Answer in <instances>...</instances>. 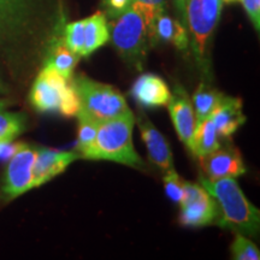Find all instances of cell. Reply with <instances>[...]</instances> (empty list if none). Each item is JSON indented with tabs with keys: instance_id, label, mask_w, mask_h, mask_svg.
<instances>
[{
	"instance_id": "obj_28",
	"label": "cell",
	"mask_w": 260,
	"mask_h": 260,
	"mask_svg": "<svg viewBox=\"0 0 260 260\" xmlns=\"http://www.w3.org/2000/svg\"><path fill=\"white\" fill-rule=\"evenodd\" d=\"M256 31L260 29V0H240Z\"/></svg>"
},
{
	"instance_id": "obj_14",
	"label": "cell",
	"mask_w": 260,
	"mask_h": 260,
	"mask_svg": "<svg viewBox=\"0 0 260 260\" xmlns=\"http://www.w3.org/2000/svg\"><path fill=\"white\" fill-rule=\"evenodd\" d=\"M132 95L146 107H159L168 105L171 92L167 82L154 74L140 75L133 84Z\"/></svg>"
},
{
	"instance_id": "obj_19",
	"label": "cell",
	"mask_w": 260,
	"mask_h": 260,
	"mask_svg": "<svg viewBox=\"0 0 260 260\" xmlns=\"http://www.w3.org/2000/svg\"><path fill=\"white\" fill-rule=\"evenodd\" d=\"M80 57L74 53L65 44L64 38L53 39L45 64L51 65L53 69L63 75L65 79L73 80V74Z\"/></svg>"
},
{
	"instance_id": "obj_5",
	"label": "cell",
	"mask_w": 260,
	"mask_h": 260,
	"mask_svg": "<svg viewBox=\"0 0 260 260\" xmlns=\"http://www.w3.org/2000/svg\"><path fill=\"white\" fill-rule=\"evenodd\" d=\"M110 39L126 63L141 70L148 48V30L141 12L130 6L109 24Z\"/></svg>"
},
{
	"instance_id": "obj_11",
	"label": "cell",
	"mask_w": 260,
	"mask_h": 260,
	"mask_svg": "<svg viewBox=\"0 0 260 260\" xmlns=\"http://www.w3.org/2000/svg\"><path fill=\"white\" fill-rule=\"evenodd\" d=\"M80 158L77 152H63L51 148L37 149L34 162V188H39L63 174L70 164Z\"/></svg>"
},
{
	"instance_id": "obj_4",
	"label": "cell",
	"mask_w": 260,
	"mask_h": 260,
	"mask_svg": "<svg viewBox=\"0 0 260 260\" xmlns=\"http://www.w3.org/2000/svg\"><path fill=\"white\" fill-rule=\"evenodd\" d=\"M80 99V112L102 123L130 111L125 98L110 84L98 82L86 75L71 80Z\"/></svg>"
},
{
	"instance_id": "obj_27",
	"label": "cell",
	"mask_w": 260,
	"mask_h": 260,
	"mask_svg": "<svg viewBox=\"0 0 260 260\" xmlns=\"http://www.w3.org/2000/svg\"><path fill=\"white\" fill-rule=\"evenodd\" d=\"M133 0H104L107 15L111 18H117L132 6Z\"/></svg>"
},
{
	"instance_id": "obj_24",
	"label": "cell",
	"mask_w": 260,
	"mask_h": 260,
	"mask_svg": "<svg viewBox=\"0 0 260 260\" xmlns=\"http://www.w3.org/2000/svg\"><path fill=\"white\" fill-rule=\"evenodd\" d=\"M233 259L236 260H259L260 252L255 243L248 240L242 234H236L230 246Z\"/></svg>"
},
{
	"instance_id": "obj_31",
	"label": "cell",
	"mask_w": 260,
	"mask_h": 260,
	"mask_svg": "<svg viewBox=\"0 0 260 260\" xmlns=\"http://www.w3.org/2000/svg\"><path fill=\"white\" fill-rule=\"evenodd\" d=\"M9 102L8 100H0V111H2V110H4V109H6V107L9 106Z\"/></svg>"
},
{
	"instance_id": "obj_13",
	"label": "cell",
	"mask_w": 260,
	"mask_h": 260,
	"mask_svg": "<svg viewBox=\"0 0 260 260\" xmlns=\"http://www.w3.org/2000/svg\"><path fill=\"white\" fill-rule=\"evenodd\" d=\"M139 128L141 130V138L147 148L149 160L164 172L175 169L170 145L168 144L164 135L145 116L139 117Z\"/></svg>"
},
{
	"instance_id": "obj_16",
	"label": "cell",
	"mask_w": 260,
	"mask_h": 260,
	"mask_svg": "<svg viewBox=\"0 0 260 260\" xmlns=\"http://www.w3.org/2000/svg\"><path fill=\"white\" fill-rule=\"evenodd\" d=\"M157 41L171 42L177 50L186 51L189 46L187 28L182 22L171 18L167 14L159 15L154 22L152 45Z\"/></svg>"
},
{
	"instance_id": "obj_15",
	"label": "cell",
	"mask_w": 260,
	"mask_h": 260,
	"mask_svg": "<svg viewBox=\"0 0 260 260\" xmlns=\"http://www.w3.org/2000/svg\"><path fill=\"white\" fill-rule=\"evenodd\" d=\"M210 117L220 138H230L246 122V116L242 111V100L240 98L225 95Z\"/></svg>"
},
{
	"instance_id": "obj_22",
	"label": "cell",
	"mask_w": 260,
	"mask_h": 260,
	"mask_svg": "<svg viewBox=\"0 0 260 260\" xmlns=\"http://www.w3.org/2000/svg\"><path fill=\"white\" fill-rule=\"evenodd\" d=\"M77 121H79V126H77V144H76V152L81 153L87 147H89L93 144V141L96 138L98 128H99V122L94 121L87 115L82 112H77Z\"/></svg>"
},
{
	"instance_id": "obj_32",
	"label": "cell",
	"mask_w": 260,
	"mask_h": 260,
	"mask_svg": "<svg viewBox=\"0 0 260 260\" xmlns=\"http://www.w3.org/2000/svg\"><path fill=\"white\" fill-rule=\"evenodd\" d=\"M223 3H226V4H232V3H236V2H240V0H222Z\"/></svg>"
},
{
	"instance_id": "obj_26",
	"label": "cell",
	"mask_w": 260,
	"mask_h": 260,
	"mask_svg": "<svg viewBox=\"0 0 260 260\" xmlns=\"http://www.w3.org/2000/svg\"><path fill=\"white\" fill-rule=\"evenodd\" d=\"M184 182L186 181L182 180L181 176H178V174L175 169H171V170L165 172L164 175L165 193H167L169 199L174 201V203L180 204L182 195H183Z\"/></svg>"
},
{
	"instance_id": "obj_7",
	"label": "cell",
	"mask_w": 260,
	"mask_h": 260,
	"mask_svg": "<svg viewBox=\"0 0 260 260\" xmlns=\"http://www.w3.org/2000/svg\"><path fill=\"white\" fill-rule=\"evenodd\" d=\"M180 224L183 226H206L217 223L218 205L201 184L184 182L183 195L180 201Z\"/></svg>"
},
{
	"instance_id": "obj_25",
	"label": "cell",
	"mask_w": 260,
	"mask_h": 260,
	"mask_svg": "<svg viewBox=\"0 0 260 260\" xmlns=\"http://www.w3.org/2000/svg\"><path fill=\"white\" fill-rule=\"evenodd\" d=\"M64 41L67 46L80 58L82 57L84 46V25L83 19L76 22H71L65 27Z\"/></svg>"
},
{
	"instance_id": "obj_10",
	"label": "cell",
	"mask_w": 260,
	"mask_h": 260,
	"mask_svg": "<svg viewBox=\"0 0 260 260\" xmlns=\"http://www.w3.org/2000/svg\"><path fill=\"white\" fill-rule=\"evenodd\" d=\"M34 0H0V44L18 38L30 21Z\"/></svg>"
},
{
	"instance_id": "obj_21",
	"label": "cell",
	"mask_w": 260,
	"mask_h": 260,
	"mask_svg": "<svg viewBox=\"0 0 260 260\" xmlns=\"http://www.w3.org/2000/svg\"><path fill=\"white\" fill-rule=\"evenodd\" d=\"M25 129L23 113L0 111V141H11Z\"/></svg>"
},
{
	"instance_id": "obj_3",
	"label": "cell",
	"mask_w": 260,
	"mask_h": 260,
	"mask_svg": "<svg viewBox=\"0 0 260 260\" xmlns=\"http://www.w3.org/2000/svg\"><path fill=\"white\" fill-rule=\"evenodd\" d=\"M31 106L39 112H58L71 118L80 110V99L71 80L65 79L51 65L45 64L29 94Z\"/></svg>"
},
{
	"instance_id": "obj_12",
	"label": "cell",
	"mask_w": 260,
	"mask_h": 260,
	"mask_svg": "<svg viewBox=\"0 0 260 260\" xmlns=\"http://www.w3.org/2000/svg\"><path fill=\"white\" fill-rule=\"evenodd\" d=\"M168 107L178 138L187 146V148H189L197 126V118L191 102H189L186 90L181 86L175 87L174 93H171L170 100L168 103Z\"/></svg>"
},
{
	"instance_id": "obj_29",
	"label": "cell",
	"mask_w": 260,
	"mask_h": 260,
	"mask_svg": "<svg viewBox=\"0 0 260 260\" xmlns=\"http://www.w3.org/2000/svg\"><path fill=\"white\" fill-rule=\"evenodd\" d=\"M23 142L11 141H0V161H8L16 154V152L22 147Z\"/></svg>"
},
{
	"instance_id": "obj_9",
	"label": "cell",
	"mask_w": 260,
	"mask_h": 260,
	"mask_svg": "<svg viewBox=\"0 0 260 260\" xmlns=\"http://www.w3.org/2000/svg\"><path fill=\"white\" fill-rule=\"evenodd\" d=\"M198 159L207 180L236 178L242 176L247 170L242 155L236 147H219Z\"/></svg>"
},
{
	"instance_id": "obj_1",
	"label": "cell",
	"mask_w": 260,
	"mask_h": 260,
	"mask_svg": "<svg viewBox=\"0 0 260 260\" xmlns=\"http://www.w3.org/2000/svg\"><path fill=\"white\" fill-rule=\"evenodd\" d=\"M200 184L218 205L217 224L246 236H256L260 228V211L249 203L235 178L207 180L200 176Z\"/></svg>"
},
{
	"instance_id": "obj_23",
	"label": "cell",
	"mask_w": 260,
	"mask_h": 260,
	"mask_svg": "<svg viewBox=\"0 0 260 260\" xmlns=\"http://www.w3.org/2000/svg\"><path fill=\"white\" fill-rule=\"evenodd\" d=\"M132 5L144 16L147 25L149 42L152 44L154 22L159 15L165 12V0H133Z\"/></svg>"
},
{
	"instance_id": "obj_33",
	"label": "cell",
	"mask_w": 260,
	"mask_h": 260,
	"mask_svg": "<svg viewBox=\"0 0 260 260\" xmlns=\"http://www.w3.org/2000/svg\"><path fill=\"white\" fill-rule=\"evenodd\" d=\"M0 90H4V83L2 80H0Z\"/></svg>"
},
{
	"instance_id": "obj_6",
	"label": "cell",
	"mask_w": 260,
	"mask_h": 260,
	"mask_svg": "<svg viewBox=\"0 0 260 260\" xmlns=\"http://www.w3.org/2000/svg\"><path fill=\"white\" fill-rule=\"evenodd\" d=\"M222 8V0H186V28L190 32L191 47L200 65H207L209 45Z\"/></svg>"
},
{
	"instance_id": "obj_20",
	"label": "cell",
	"mask_w": 260,
	"mask_h": 260,
	"mask_svg": "<svg viewBox=\"0 0 260 260\" xmlns=\"http://www.w3.org/2000/svg\"><path fill=\"white\" fill-rule=\"evenodd\" d=\"M224 94L220 93L219 90L212 88L210 84L200 83L193 95V105L194 115L197 118V123L203 121L212 115L217 106L223 102Z\"/></svg>"
},
{
	"instance_id": "obj_8",
	"label": "cell",
	"mask_w": 260,
	"mask_h": 260,
	"mask_svg": "<svg viewBox=\"0 0 260 260\" xmlns=\"http://www.w3.org/2000/svg\"><path fill=\"white\" fill-rule=\"evenodd\" d=\"M35 157L37 149L23 144L9 159L2 186V197L5 200H14L34 188Z\"/></svg>"
},
{
	"instance_id": "obj_30",
	"label": "cell",
	"mask_w": 260,
	"mask_h": 260,
	"mask_svg": "<svg viewBox=\"0 0 260 260\" xmlns=\"http://www.w3.org/2000/svg\"><path fill=\"white\" fill-rule=\"evenodd\" d=\"M175 6H176L178 14L181 16L182 23L186 25V15H184V9H186V0H174Z\"/></svg>"
},
{
	"instance_id": "obj_17",
	"label": "cell",
	"mask_w": 260,
	"mask_h": 260,
	"mask_svg": "<svg viewBox=\"0 0 260 260\" xmlns=\"http://www.w3.org/2000/svg\"><path fill=\"white\" fill-rule=\"evenodd\" d=\"M84 46L82 57H88L110 40V27L106 16L103 12H95L83 19Z\"/></svg>"
},
{
	"instance_id": "obj_18",
	"label": "cell",
	"mask_w": 260,
	"mask_h": 260,
	"mask_svg": "<svg viewBox=\"0 0 260 260\" xmlns=\"http://www.w3.org/2000/svg\"><path fill=\"white\" fill-rule=\"evenodd\" d=\"M219 139L220 136L217 132L213 121L211 119V117H207L201 122L197 123L190 146L188 149L197 158L203 157V155L209 154L220 147Z\"/></svg>"
},
{
	"instance_id": "obj_2",
	"label": "cell",
	"mask_w": 260,
	"mask_h": 260,
	"mask_svg": "<svg viewBox=\"0 0 260 260\" xmlns=\"http://www.w3.org/2000/svg\"><path fill=\"white\" fill-rule=\"evenodd\" d=\"M135 118L132 111L102 122L93 144L80 153L87 160H110L144 170L145 162L133 142Z\"/></svg>"
}]
</instances>
